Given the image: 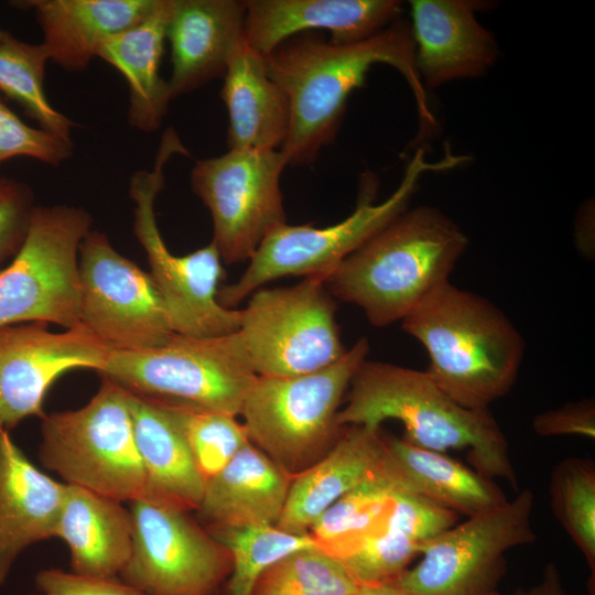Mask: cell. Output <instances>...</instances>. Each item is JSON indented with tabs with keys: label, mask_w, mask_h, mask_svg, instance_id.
<instances>
[{
	"label": "cell",
	"mask_w": 595,
	"mask_h": 595,
	"mask_svg": "<svg viewBox=\"0 0 595 595\" xmlns=\"http://www.w3.org/2000/svg\"><path fill=\"white\" fill-rule=\"evenodd\" d=\"M156 0H31L50 60L71 72L84 71L110 37L140 23Z\"/></svg>",
	"instance_id": "cell-23"
},
{
	"label": "cell",
	"mask_w": 595,
	"mask_h": 595,
	"mask_svg": "<svg viewBox=\"0 0 595 595\" xmlns=\"http://www.w3.org/2000/svg\"><path fill=\"white\" fill-rule=\"evenodd\" d=\"M286 165L280 150L229 149L193 166L191 186L212 215V241L224 262L249 261L285 224L280 177Z\"/></svg>",
	"instance_id": "cell-14"
},
{
	"label": "cell",
	"mask_w": 595,
	"mask_h": 595,
	"mask_svg": "<svg viewBox=\"0 0 595 595\" xmlns=\"http://www.w3.org/2000/svg\"><path fill=\"white\" fill-rule=\"evenodd\" d=\"M220 97L229 118V149L278 150L288 136L290 107L270 78L266 56L244 39L231 53Z\"/></svg>",
	"instance_id": "cell-24"
},
{
	"label": "cell",
	"mask_w": 595,
	"mask_h": 595,
	"mask_svg": "<svg viewBox=\"0 0 595 595\" xmlns=\"http://www.w3.org/2000/svg\"><path fill=\"white\" fill-rule=\"evenodd\" d=\"M175 154L188 152L174 129L162 136L151 170L137 171L130 178L133 231L148 257L151 277L161 294L174 333L213 337L236 333L240 310L223 306L217 298L224 278L223 260L210 241L184 256L169 250L159 230L155 199L164 186V167Z\"/></svg>",
	"instance_id": "cell-7"
},
{
	"label": "cell",
	"mask_w": 595,
	"mask_h": 595,
	"mask_svg": "<svg viewBox=\"0 0 595 595\" xmlns=\"http://www.w3.org/2000/svg\"><path fill=\"white\" fill-rule=\"evenodd\" d=\"M161 400L180 426L205 482L223 469L249 442L246 429L236 415L181 401Z\"/></svg>",
	"instance_id": "cell-34"
},
{
	"label": "cell",
	"mask_w": 595,
	"mask_h": 595,
	"mask_svg": "<svg viewBox=\"0 0 595 595\" xmlns=\"http://www.w3.org/2000/svg\"><path fill=\"white\" fill-rule=\"evenodd\" d=\"M73 142L24 122L0 95V164L26 156L57 166L73 154Z\"/></svg>",
	"instance_id": "cell-36"
},
{
	"label": "cell",
	"mask_w": 595,
	"mask_h": 595,
	"mask_svg": "<svg viewBox=\"0 0 595 595\" xmlns=\"http://www.w3.org/2000/svg\"><path fill=\"white\" fill-rule=\"evenodd\" d=\"M110 349L84 325L62 333L29 322L0 327V430L28 416H44V398L64 372L100 371Z\"/></svg>",
	"instance_id": "cell-16"
},
{
	"label": "cell",
	"mask_w": 595,
	"mask_h": 595,
	"mask_svg": "<svg viewBox=\"0 0 595 595\" xmlns=\"http://www.w3.org/2000/svg\"><path fill=\"white\" fill-rule=\"evenodd\" d=\"M381 435L388 475L399 487L467 517L494 510L508 501L494 479L446 453L421 448L382 430Z\"/></svg>",
	"instance_id": "cell-25"
},
{
	"label": "cell",
	"mask_w": 595,
	"mask_h": 595,
	"mask_svg": "<svg viewBox=\"0 0 595 595\" xmlns=\"http://www.w3.org/2000/svg\"><path fill=\"white\" fill-rule=\"evenodd\" d=\"M459 161V156L450 153L431 163L420 148L399 186L383 202L374 204L369 196L360 198L348 217L323 228L286 223L275 227L249 259L242 275L235 283L219 288V303L235 309L266 283L286 275L318 278L325 282L345 258L408 209L423 173L452 169Z\"/></svg>",
	"instance_id": "cell-8"
},
{
	"label": "cell",
	"mask_w": 595,
	"mask_h": 595,
	"mask_svg": "<svg viewBox=\"0 0 595 595\" xmlns=\"http://www.w3.org/2000/svg\"><path fill=\"white\" fill-rule=\"evenodd\" d=\"M48 60L42 43L31 44L7 32L0 41V95L19 105L41 129L72 142L74 122L55 109L45 94Z\"/></svg>",
	"instance_id": "cell-29"
},
{
	"label": "cell",
	"mask_w": 595,
	"mask_h": 595,
	"mask_svg": "<svg viewBox=\"0 0 595 595\" xmlns=\"http://www.w3.org/2000/svg\"><path fill=\"white\" fill-rule=\"evenodd\" d=\"M479 6L466 0L410 2L415 64L424 88L478 77L497 60L496 41L475 17Z\"/></svg>",
	"instance_id": "cell-18"
},
{
	"label": "cell",
	"mask_w": 595,
	"mask_h": 595,
	"mask_svg": "<svg viewBox=\"0 0 595 595\" xmlns=\"http://www.w3.org/2000/svg\"><path fill=\"white\" fill-rule=\"evenodd\" d=\"M7 31H3L2 29H0V41L4 37Z\"/></svg>",
	"instance_id": "cell-43"
},
{
	"label": "cell",
	"mask_w": 595,
	"mask_h": 595,
	"mask_svg": "<svg viewBox=\"0 0 595 595\" xmlns=\"http://www.w3.org/2000/svg\"><path fill=\"white\" fill-rule=\"evenodd\" d=\"M360 585L321 547L290 553L268 567L250 595H355Z\"/></svg>",
	"instance_id": "cell-33"
},
{
	"label": "cell",
	"mask_w": 595,
	"mask_h": 595,
	"mask_svg": "<svg viewBox=\"0 0 595 595\" xmlns=\"http://www.w3.org/2000/svg\"><path fill=\"white\" fill-rule=\"evenodd\" d=\"M238 332L252 370L260 377L312 372L347 350L336 321V303L318 278L256 290L240 310Z\"/></svg>",
	"instance_id": "cell-11"
},
{
	"label": "cell",
	"mask_w": 595,
	"mask_h": 595,
	"mask_svg": "<svg viewBox=\"0 0 595 595\" xmlns=\"http://www.w3.org/2000/svg\"><path fill=\"white\" fill-rule=\"evenodd\" d=\"M422 543L404 531L385 524L364 536L336 559L361 585L396 580L420 555Z\"/></svg>",
	"instance_id": "cell-35"
},
{
	"label": "cell",
	"mask_w": 595,
	"mask_h": 595,
	"mask_svg": "<svg viewBox=\"0 0 595 595\" xmlns=\"http://www.w3.org/2000/svg\"><path fill=\"white\" fill-rule=\"evenodd\" d=\"M370 350L359 338L333 364L289 377L257 376L240 410L249 442L290 477L320 461L343 426L336 416Z\"/></svg>",
	"instance_id": "cell-5"
},
{
	"label": "cell",
	"mask_w": 595,
	"mask_h": 595,
	"mask_svg": "<svg viewBox=\"0 0 595 595\" xmlns=\"http://www.w3.org/2000/svg\"><path fill=\"white\" fill-rule=\"evenodd\" d=\"M128 401L147 476L144 498L196 511L205 480L180 426L159 398L128 391Z\"/></svg>",
	"instance_id": "cell-26"
},
{
	"label": "cell",
	"mask_w": 595,
	"mask_h": 595,
	"mask_svg": "<svg viewBox=\"0 0 595 595\" xmlns=\"http://www.w3.org/2000/svg\"><path fill=\"white\" fill-rule=\"evenodd\" d=\"M270 78L290 107L288 136L280 151L288 165L312 163L339 129L349 94L364 85L368 71L388 64L405 78L415 99L419 138L436 129L415 64L411 25L397 20L376 35L351 44L323 41L316 33L293 36L266 55Z\"/></svg>",
	"instance_id": "cell-1"
},
{
	"label": "cell",
	"mask_w": 595,
	"mask_h": 595,
	"mask_svg": "<svg viewBox=\"0 0 595 595\" xmlns=\"http://www.w3.org/2000/svg\"><path fill=\"white\" fill-rule=\"evenodd\" d=\"M99 374L133 393L236 416L257 378L239 332L213 337L174 333L158 347L111 350Z\"/></svg>",
	"instance_id": "cell-9"
},
{
	"label": "cell",
	"mask_w": 595,
	"mask_h": 595,
	"mask_svg": "<svg viewBox=\"0 0 595 595\" xmlns=\"http://www.w3.org/2000/svg\"><path fill=\"white\" fill-rule=\"evenodd\" d=\"M468 246L461 227L430 206L405 209L345 258L326 278L333 298L360 307L383 327L408 316L450 282Z\"/></svg>",
	"instance_id": "cell-3"
},
{
	"label": "cell",
	"mask_w": 595,
	"mask_h": 595,
	"mask_svg": "<svg viewBox=\"0 0 595 595\" xmlns=\"http://www.w3.org/2000/svg\"><path fill=\"white\" fill-rule=\"evenodd\" d=\"M515 595H566L555 563H549L540 582L529 588H518Z\"/></svg>",
	"instance_id": "cell-41"
},
{
	"label": "cell",
	"mask_w": 595,
	"mask_h": 595,
	"mask_svg": "<svg viewBox=\"0 0 595 595\" xmlns=\"http://www.w3.org/2000/svg\"><path fill=\"white\" fill-rule=\"evenodd\" d=\"M56 538L69 548L73 572L119 577L132 551V513L118 500L67 485Z\"/></svg>",
	"instance_id": "cell-27"
},
{
	"label": "cell",
	"mask_w": 595,
	"mask_h": 595,
	"mask_svg": "<svg viewBox=\"0 0 595 595\" xmlns=\"http://www.w3.org/2000/svg\"><path fill=\"white\" fill-rule=\"evenodd\" d=\"M552 512L595 572V463L567 457L554 465L550 478Z\"/></svg>",
	"instance_id": "cell-32"
},
{
	"label": "cell",
	"mask_w": 595,
	"mask_h": 595,
	"mask_svg": "<svg viewBox=\"0 0 595 595\" xmlns=\"http://www.w3.org/2000/svg\"><path fill=\"white\" fill-rule=\"evenodd\" d=\"M80 324L112 350L158 347L174 334L150 273L120 255L104 232L79 248Z\"/></svg>",
	"instance_id": "cell-15"
},
{
	"label": "cell",
	"mask_w": 595,
	"mask_h": 595,
	"mask_svg": "<svg viewBox=\"0 0 595 595\" xmlns=\"http://www.w3.org/2000/svg\"><path fill=\"white\" fill-rule=\"evenodd\" d=\"M396 486L388 474L364 482L329 506L309 533L324 551L337 558L383 526Z\"/></svg>",
	"instance_id": "cell-31"
},
{
	"label": "cell",
	"mask_w": 595,
	"mask_h": 595,
	"mask_svg": "<svg viewBox=\"0 0 595 595\" xmlns=\"http://www.w3.org/2000/svg\"><path fill=\"white\" fill-rule=\"evenodd\" d=\"M344 402L336 416L338 426L377 429L386 420H397L404 426L407 442L441 453L465 450L475 470L518 489L507 439L489 409L459 405L426 371L366 359Z\"/></svg>",
	"instance_id": "cell-2"
},
{
	"label": "cell",
	"mask_w": 595,
	"mask_h": 595,
	"mask_svg": "<svg viewBox=\"0 0 595 595\" xmlns=\"http://www.w3.org/2000/svg\"><path fill=\"white\" fill-rule=\"evenodd\" d=\"M386 474L381 428L343 426L329 451L292 478L275 526L294 534L309 533L320 516L342 496L364 482Z\"/></svg>",
	"instance_id": "cell-20"
},
{
	"label": "cell",
	"mask_w": 595,
	"mask_h": 595,
	"mask_svg": "<svg viewBox=\"0 0 595 595\" xmlns=\"http://www.w3.org/2000/svg\"><path fill=\"white\" fill-rule=\"evenodd\" d=\"M532 428L541 436L580 435L595 437V403L592 399L569 402L539 413Z\"/></svg>",
	"instance_id": "cell-40"
},
{
	"label": "cell",
	"mask_w": 595,
	"mask_h": 595,
	"mask_svg": "<svg viewBox=\"0 0 595 595\" xmlns=\"http://www.w3.org/2000/svg\"><path fill=\"white\" fill-rule=\"evenodd\" d=\"M133 542L119 578L144 595H218L232 571L229 551L174 505L131 501Z\"/></svg>",
	"instance_id": "cell-13"
},
{
	"label": "cell",
	"mask_w": 595,
	"mask_h": 595,
	"mask_svg": "<svg viewBox=\"0 0 595 595\" xmlns=\"http://www.w3.org/2000/svg\"><path fill=\"white\" fill-rule=\"evenodd\" d=\"M33 595H144L119 577H97L60 569L36 574Z\"/></svg>",
	"instance_id": "cell-39"
},
{
	"label": "cell",
	"mask_w": 595,
	"mask_h": 595,
	"mask_svg": "<svg viewBox=\"0 0 595 595\" xmlns=\"http://www.w3.org/2000/svg\"><path fill=\"white\" fill-rule=\"evenodd\" d=\"M91 223L82 207L34 206L22 246L0 270V327L80 324L78 257Z\"/></svg>",
	"instance_id": "cell-10"
},
{
	"label": "cell",
	"mask_w": 595,
	"mask_h": 595,
	"mask_svg": "<svg viewBox=\"0 0 595 595\" xmlns=\"http://www.w3.org/2000/svg\"><path fill=\"white\" fill-rule=\"evenodd\" d=\"M33 202V193L26 184L0 177V263L14 257L22 246Z\"/></svg>",
	"instance_id": "cell-38"
},
{
	"label": "cell",
	"mask_w": 595,
	"mask_h": 595,
	"mask_svg": "<svg viewBox=\"0 0 595 595\" xmlns=\"http://www.w3.org/2000/svg\"><path fill=\"white\" fill-rule=\"evenodd\" d=\"M207 531L231 554L232 571L220 595H250L259 576L292 552L320 547L310 534H294L277 526L217 528Z\"/></svg>",
	"instance_id": "cell-30"
},
{
	"label": "cell",
	"mask_w": 595,
	"mask_h": 595,
	"mask_svg": "<svg viewBox=\"0 0 595 595\" xmlns=\"http://www.w3.org/2000/svg\"><path fill=\"white\" fill-rule=\"evenodd\" d=\"M40 458L66 485L120 502L147 495L128 390L104 378L90 401L76 410L43 416Z\"/></svg>",
	"instance_id": "cell-6"
},
{
	"label": "cell",
	"mask_w": 595,
	"mask_h": 595,
	"mask_svg": "<svg viewBox=\"0 0 595 595\" xmlns=\"http://www.w3.org/2000/svg\"><path fill=\"white\" fill-rule=\"evenodd\" d=\"M245 40L268 55L286 40L312 31H327L331 43L367 40L399 20L396 0H247Z\"/></svg>",
	"instance_id": "cell-17"
},
{
	"label": "cell",
	"mask_w": 595,
	"mask_h": 595,
	"mask_svg": "<svg viewBox=\"0 0 595 595\" xmlns=\"http://www.w3.org/2000/svg\"><path fill=\"white\" fill-rule=\"evenodd\" d=\"M171 4L172 0H156L140 23L108 39L97 54L126 79L128 122L144 132L160 128L172 99L167 80L160 74Z\"/></svg>",
	"instance_id": "cell-28"
},
{
	"label": "cell",
	"mask_w": 595,
	"mask_h": 595,
	"mask_svg": "<svg viewBox=\"0 0 595 595\" xmlns=\"http://www.w3.org/2000/svg\"><path fill=\"white\" fill-rule=\"evenodd\" d=\"M430 358L425 370L456 403L485 410L513 387L524 342L489 300L445 283L402 321Z\"/></svg>",
	"instance_id": "cell-4"
},
{
	"label": "cell",
	"mask_w": 595,
	"mask_h": 595,
	"mask_svg": "<svg viewBox=\"0 0 595 595\" xmlns=\"http://www.w3.org/2000/svg\"><path fill=\"white\" fill-rule=\"evenodd\" d=\"M291 482L292 477L248 442L205 482L197 517L206 529L275 526Z\"/></svg>",
	"instance_id": "cell-22"
},
{
	"label": "cell",
	"mask_w": 595,
	"mask_h": 595,
	"mask_svg": "<svg viewBox=\"0 0 595 595\" xmlns=\"http://www.w3.org/2000/svg\"><path fill=\"white\" fill-rule=\"evenodd\" d=\"M355 595H411L394 582L361 585Z\"/></svg>",
	"instance_id": "cell-42"
},
{
	"label": "cell",
	"mask_w": 595,
	"mask_h": 595,
	"mask_svg": "<svg viewBox=\"0 0 595 595\" xmlns=\"http://www.w3.org/2000/svg\"><path fill=\"white\" fill-rule=\"evenodd\" d=\"M67 485L37 469L0 430V584L28 547L56 538Z\"/></svg>",
	"instance_id": "cell-21"
},
{
	"label": "cell",
	"mask_w": 595,
	"mask_h": 595,
	"mask_svg": "<svg viewBox=\"0 0 595 595\" xmlns=\"http://www.w3.org/2000/svg\"><path fill=\"white\" fill-rule=\"evenodd\" d=\"M533 501L526 488L505 505L452 526L424 542L420 561L392 582L411 595H490L506 573V553L537 540Z\"/></svg>",
	"instance_id": "cell-12"
},
{
	"label": "cell",
	"mask_w": 595,
	"mask_h": 595,
	"mask_svg": "<svg viewBox=\"0 0 595 595\" xmlns=\"http://www.w3.org/2000/svg\"><path fill=\"white\" fill-rule=\"evenodd\" d=\"M457 515L397 485L383 523L404 531L423 544L454 526Z\"/></svg>",
	"instance_id": "cell-37"
},
{
	"label": "cell",
	"mask_w": 595,
	"mask_h": 595,
	"mask_svg": "<svg viewBox=\"0 0 595 595\" xmlns=\"http://www.w3.org/2000/svg\"><path fill=\"white\" fill-rule=\"evenodd\" d=\"M490 595H500L497 591L491 593Z\"/></svg>",
	"instance_id": "cell-44"
},
{
	"label": "cell",
	"mask_w": 595,
	"mask_h": 595,
	"mask_svg": "<svg viewBox=\"0 0 595 595\" xmlns=\"http://www.w3.org/2000/svg\"><path fill=\"white\" fill-rule=\"evenodd\" d=\"M245 1L172 0L166 25L172 98L224 75L231 53L245 39Z\"/></svg>",
	"instance_id": "cell-19"
}]
</instances>
